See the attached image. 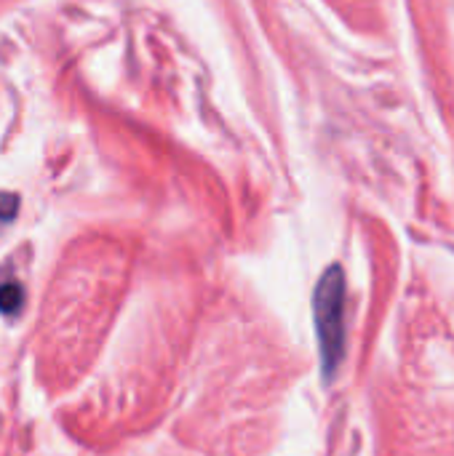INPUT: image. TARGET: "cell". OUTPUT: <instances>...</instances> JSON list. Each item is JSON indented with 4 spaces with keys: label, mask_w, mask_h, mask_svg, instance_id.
<instances>
[{
    "label": "cell",
    "mask_w": 454,
    "mask_h": 456,
    "mask_svg": "<svg viewBox=\"0 0 454 456\" xmlns=\"http://www.w3.org/2000/svg\"><path fill=\"white\" fill-rule=\"evenodd\" d=\"M24 307V289L16 281L0 283V315L13 318L19 315V310Z\"/></svg>",
    "instance_id": "cell-2"
},
{
    "label": "cell",
    "mask_w": 454,
    "mask_h": 456,
    "mask_svg": "<svg viewBox=\"0 0 454 456\" xmlns=\"http://www.w3.org/2000/svg\"><path fill=\"white\" fill-rule=\"evenodd\" d=\"M16 211H19V198L11 192H0V227L13 222Z\"/></svg>",
    "instance_id": "cell-3"
},
{
    "label": "cell",
    "mask_w": 454,
    "mask_h": 456,
    "mask_svg": "<svg viewBox=\"0 0 454 456\" xmlns=\"http://www.w3.org/2000/svg\"><path fill=\"white\" fill-rule=\"evenodd\" d=\"M345 273L332 265L313 294V321L318 334V353H321V374L324 382L337 377V369L345 358Z\"/></svg>",
    "instance_id": "cell-1"
}]
</instances>
